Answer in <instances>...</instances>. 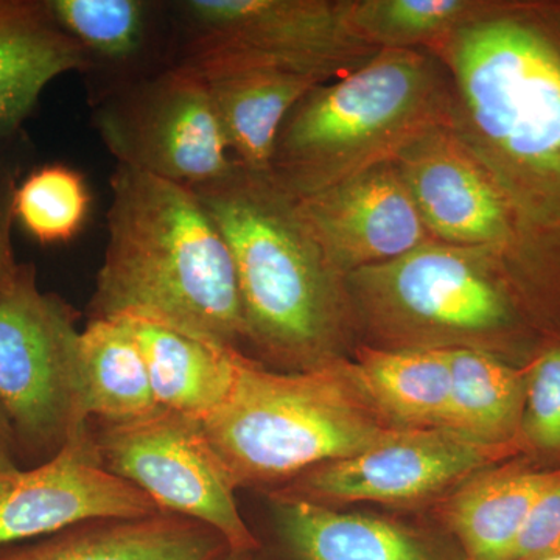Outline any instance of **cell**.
Listing matches in <instances>:
<instances>
[{
  "mask_svg": "<svg viewBox=\"0 0 560 560\" xmlns=\"http://www.w3.org/2000/svg\"><path fill=\"white\" fill-rule=\"evenodd\" d=\"M94 125L117 164L197 187L237 165L205 75L175 62L98 98Z\"/></svg>",
  "mask_w": 560,
  "mask_h": 560,
  "instance_id": "9",
  "label": "cell"
},
{
  "mask_svg": "<svg viewBox=\"0 0 560 560\" xmlns=\"http://www.w3.org/2000/svg\"><path fill=\"white\" fill-rule=\"evenodd\" d=\"M444 350L452 377L447 431L477 444L521 455L525 366L485 350Z\"/></svg>",
  "mask_w": 560,
  "mask_h": 560,
  "instance_id": "23",
  "label": "cell"
},
{
  "mask_svg": "<svg viewBox=\"0 0 560 560\" xmlns=\"http://www.w3.org/2000/svg\"><path fill=\"white\" fill-rule=\"evenodd\" d=\"M91 195L83 176L66 165H44L14 190L13 213L43 245L72 241L83 228Z\"/></svg>",
  "mask_w": 560,
  "mask_h": 560,
  "instance_id": "26",
  "label": "cell"
},
{
  "mask_svg": "<svg viewBox=\"0 0 560 560\" xmlns=\"http://www.w3.org/2000/svg\"><path fill=\"white\" fill-rule=\"evenodd\" d=\"M431 237L497 250L510 267L517 231L510 205L455 131L436 127L393 160Z\"/></svg>",
  "mask_w": 560,
  "mask_h": 560,
  "instance_id": "12",
  "label": "cell"
},
{
  "mask_svg": "<svg viewBox=\"0 0 560 560\" xmlns=\"http://www.w3.org/2000/svg\"><path fill=\"white\" fill-rule=\"evenodd\" d=\"M551 560H560V558H558V559H551Z\"/></svg>",
  "mask_w": 560,
  "mask_h": 560,
  "instance_id": "33",
  "label": "cell"
},
{
  "mask_svg": "<svg viewBox=\"0 0 560 560\" xmlns=\"http://www.w3.org/2000/svg\"><path fill=\"white\" fill-rule=\"evenodd\" d=\"M184 32L176 62L278 66L338 79L377 51L353 32L348 2L186 0L173 3Z\"/></svg>",
  "mask_w": 560,
  "mask_h": 560,
  "instance_id": "8",
  "label": "cell"
},
{
  "mask_svg": "<svg viewBox=\"0 0 560 560\" xmlns=\"http://www.w3.org/2000/svg\"><path fill=\"white\" fill-rule=\"evenodd\" d=\"M200 72L208 81L232 156L241 167L260 175L270 172L276 140L291 109L329 81L278 66H219Z\"/></svg>",
  "mask_w": 560,
  "mask_h": 560,
  "instance_id": "18",
  "label": "cell"
},
{
  "mask_svg": "<svg viewBox=\"0 0 560 560\" xmlns=\"http://www.w3.org/2000/svg\"><path fill=\"white\" fill-rule=\"evenodd\" d=\"M130 323L162 410L202 423L228 400L241 350L210 345L147 320Z\"/></svg>",
  "mask_w": 560,
  "mask_h": 560,
  "instance_id": "21",
  "label": "cell"
},
{
  "mask_svg": "<svg viewBox=\"0 0 560 560\" xmlns=\"http://www.w3.org/2000/svg\"><path fill=\"white\" fill-rule=\"evenodd\" d=\"M451 98L436 65L415 49H381L289 114L268 178L291 198L393 162L411 140L448 127Z\"/></svg>",
  "mask_w": 560,
  "mask_h": 560,
  "instance_id": "6",
  "label": "cell"
},
{
  "mask_svg": "<svg viewBox=\"0 0 560 560\" xmlns=\"http://www.w3.org/2000/svg\"><path fill=\"white\" fill-rule=\"evenodd\" d=\"M213 560H268L261 555L260 550L256 551H235V550H226L223 555H220L219 558Z\"/></svg>",
  "mask_w": 560,
  "mask_h": 560,
  "instance_id": "31",
  "label": "cell"
},
{
  "mask_svg": "<svg viewBox=\"0 0 560 560\" xmlns=\"http://www.w3.org/2000/svg\"><path fill=\"white\" fill-rule=\"evenodd\" d=\"M460 142L499 184L517 231L511 268L560 311V20L551 2H497L441 44Z\"/></svg>",
  "mask_w": 560,
  "mask_h": 560,
  "instance_id": "1",
  "label": "cell"
},
{
  "mask_svg": "<svg viewBox=\"0 0 560 560\" xmlns=\"http://www.w3.org/2000/svg\"><path fill=\"white\" fill-rule=\"evenodd\" d=\"M90 425L102 466L142 490L158 510L219 530L231 550H260L200 422L161 408L135 422Z\"/></svg>",
  "mask_w": 560,
  "mask_h": 560,
  "instance_id": "10",
  "label": "cell"
},
{
  "mask_svg": "<svg viewBox=\"0 0 560 560\" xmlns=\"http://www.w3.org/2000/svg\"><path fill=\"white\" fill-rule=\"evenodd\" d=\"M90 68L46 0H0V138L21 127L51 80Z\"/></svg>",
  "mask_w": 560,
  "mask_h": 560,
  "instance_id": "19",
  "label": "cell"
},
{
  "mask_svg": "<svg viewBox=\"0 0 560 560\" xmlns=\"http://www.w3.org/2000/svg\"><path fill=\"white\" fill-rule=\"evenodd\" d=\"M201 429L235 488L264 493L319 464L410 433L375 410L349 357L287 372L246 353L238 357L230 397Z\"/></svg>",
  "mask_w": 560,
  "mask_h": 560,
  "instance_id": "4",
  "label": "cell"
},
{
  "mask_svg": "<svg viewBox=\"0 0 560 560\" xmlns=\"http://www.w3.org/2000/svg\"><path fill=\"white\" fill-rule=\"evenodd\" d=\"M268 500V560H466L458 541L434 525L348 512L300 500Z\"/></svg>",
  "mask_w": 560,
  "mask_h": 560,
  "instance_id": "15",
  "label": "cell"
},
{
  "mask_svg": "<svg viewBox=\"0 0 560 560\" xmlns=\"http://www.w3.org/2000/svg\"><path fill=\"white\" fill-rule=\"evenodd\" d=\"M552 10H555V13L558 14V18L560 20V2H551Z\"/></svg>",
  "mask_w": 560,
  "mask_h": 560,
  "instance_id": "32",
  "label": "cell"
},
{
  "mask_svg": "<svg viewBox=\"0 0 560 560\" xmlns=\"http://www.w3.org/2000/svg\"><path fill=\"white\" fill-rule=\"evenodd\" d=\"M90 319L147 320L245 353L230 246L194 189L117 164Z\"/></svg>",
  "mask_w": 560,
  "mask_h": 560,
  "instance_id": "2",
  "label": "cell"
},
{
  "mask_svg": "<svg viewBox=\"0 0 560 560\" xmlns=\"http://www.w3.org/2000/svg\"><path fill=\"white\" fill-rule=\"evenodd\" d=\"M560 558V482L548 490L523 526L511 560Z\"/></svg>",
  "mask_w": 560,
  "mask_h": 560,
  "instance_id": "28",
  "label": "cell"
},
{
  "mask_svg": "<svg viewBox=\"0 0 560 560\" xmlns=\"http://www.w3.org/2000/svg\"><path fill=\"white\" fill-rule=\"evenodd\" d=\"M522 458L541 469H560V338H547L525 364Z\"/></svg>",
  "mask_w": 560,
  "mask_h": 560,
  "instance_id": "27",
  "label": "cell"
},
{
  "mask_svg": "<svg viewBox=\"0 0 560 560\" xmlns=\"http://www.w3.org/2000/svg\"><path fill=\"white\" fill-rule=\"evenodd\" d=\"M493 5L471 0H359L348 2V18L353 32L374 49H412L444 43Z\"/></svg>",
  "mask_w": 560,
  "mask_h": 560,
  "instance_id": "25",
  "label": "cell"
},
{
  "mask_svg": "<svg viewBox=\"0 0 560 560\" xmlns=\"http://www.w3.org/2000/svg\"><path fill=\"white\" fill-rule=\"evenodd\" d=\"M511 458V452L451 431H410L381 447L312 467L265 495L335 510L352 503L412 510L436 504L470 475Z\"/></svg>",
  "mask_w": 560,
  "mask_h": 560,
  "instance_id": "11",
  "label": "cell"
},
{
  "mask_svg": "<svg viewBox=\"0 0 560 560\" xmlns=\"http://www.w3.org/2000/svg\"><path fill=\"white\" fill-rule=\"evenodd\" d=\"M14 190L16 189H13L10 183L0 179V294L9 289L21 267L14 259L13 243H11Z\"/></svg>",
  "mask_w": 560,
  "mask_h": 560,
  "instance_id": "29",
  "label": "cell"
},
{
  "mask_svg": "<svg viewBox=\"0 0 560 560\" xmlns=\"http://www.w3.org/2000/svg\"><path fill=\"white\" fill-rule=\"evenodd\" d=\"M16 469H21V467L16 447H14L13 434H11L9 420L0 410V474Z\"/></svg>",
  "mask_w": 560,
  "mask_h": 560,
  "instance_id": "30",
  "label": "cell"
},
{
  "mask_svg": "<svg viewBox=\"0 0 560 560\" xmlns=\"http://www.w3.org/2000/svg\"><path fill=\"white\" fill-rule=\"evenodd\" d=\"M353 374L375 410L407 431H447L452 377L444 349L360 346Z\"/></svg>",
  "mask_w": 560,
  "mask_h": 560,
  "instance_id": "22",
  "label": "cell"
},
{
  "mask_svg": "<svg viewBox=\"0 0 560 560\" xmlns=\"http://www.w3.org/2000/svg\"><path fill=\"white\" fill-rule=\"evenodd\" d=\"M190 189L230 246L254 360L296 372L348 357L353 316L345 278L324 257L293 198L238 164Z\"/></svg>",
  "mask_w": 560,
  "mask_h": 560,
  "instance_id": "3",
  "label": "cell"
},
{
  "mask_svg": "<svg viewBox=\"0 0 560 560\" xmlns=\"http://www.w3.org/2000/svg\"><path fill=\"white\" fill-rule=\"evenodd\" d=\"M230 548L219 530L205 523L158 512L97 518L0 545V560H213Z\"/></svg>",
  "mask_w": 560,
  "mask_h": 560,
  "instance_id": "17",
  "label": "cell"
},
{
  "mask_svg": "<svg viewBox=\"0 0 560 560\" xmlns=\"http://www.w3.org/2000/svg\"><path fill=\"white\" fill-rule=\"evenodd\" d=\"M158 512L142 490L102 466L91 425L46 463L0 474V545L49 536L97 518Z\"/></svg>",
  "mask_w": 560,
  "mask_h": 560,
  "instance_id": "13",
  "label": "cell"
},
{
  "mask_svg": "<svg viewBox=\"0 0 560 560\" xmlns=\"http://www.w3.org/2000/svg\"><path fill=\"white\" fill-rule=\"evenodd\" d=\"M51 16L86 54L90 72L110 73L105 94L160 72L158 49L165 32V7L147 0H46ZM102 95V97H103ZM101 97V98H102Z\"/></svg>",
  "mask_w": 560,
  "mask_h": 560,
  "instance_id": "20",
  "label": "cell"
},
{
  "mask_svg": "<svg viewBox=\"0 0 560 560\" xmlns=\"http://www.w3.org/2000/svg\"><path fill=\"white\" fill-rule=\"evenodd\" d=\"M293 200L324 257L342 278L433 242L393 162Z\"/></svg>",
  "mask_w": 560,
  "mask_h": 560,
  "instance_id": "14",
  "label": "cell"
},
{
  "mask_svg": "<svg viewBox=\"0 0 560 560\" xmlns=\"http://www.w3.org/2000/svg\"><path fill=\"white\" fill-rule=\"evenodd\" d=\"M560 482L522 456L470 475L434 504V522L458 541L466 560H511L537 501Z\"/></svg>",
  "mask_w": 560,
  "mask_h": 560,
  "instance_id": "16",
  "label": "cell"
},
{
  "mask_svg": "<svg viewBox=\"0 0 560 560\" xmlns=\"http://www.w3.org/2000/svg\"><path fill=\"white\" fill-rule=\"evenodd\" d=\"M345 285L377 348L485 350L525 366L544 341L493 249L433 241L350 272Z\"/></svg>",
  "mask_w": 560,
  "mask_h": 560,
  "instance_id": "5",
  "label": "cell"
},
{
  "mask_svg": "<svg viewBox=\"0 0 560 560\" xmlns=\"http://www.w3.org/2000/svg\"><path fill=\"white\" fill-rule=\"evenodd\" d=\"M80 355L88 419L135 422L161 410L130 319L88 320Z\"/></svg>",
  "mask_w": 560,
  "mask_h": 560,
  "instance_id": "24",
  "label": "cell"
},
{
  "mask_svg": "<svg viewBox=\"0 0 560 560\" xmlns=\"http://www.w3.org/2000/svg\"><path fill=\"white\" fill-rule=\"evenodd\" d=\"M80 313L21 265L0 294V410L21 469L57 456L90 427L83 404Z\"/></svg>",
  "mask_w": 560,
  "mask_h": 560,
  "instance_id": "7",
  "label": "cell"
}]
</instances>
